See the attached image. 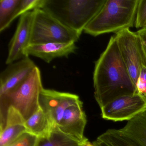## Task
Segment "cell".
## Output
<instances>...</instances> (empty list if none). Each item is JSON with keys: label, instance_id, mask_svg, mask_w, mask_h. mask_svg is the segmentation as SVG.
<instances>
[{"label": "cell", "instance_id": "cell-22", "mask_svg": "<svg viewBox=\"0 0 146 146\" xmlns=\"http://www.w3.org/2000/svg\"><path fill=\"white\" fill-rule=\"evenodd\" d=\"M136 33L140 39L146 65V27L139 29Z\"/></svg>", "mask_w": 146, "mask_h": 146}, {"label": "cell", "instance_id": "cell-15", "mask_svg": "<svg viewBox=\"0 0 146 146\" xmlns=\"http://www.w3.org/2000/svg\"><path fill=\"white\" fill-rule=\"evenodd\" d=\"M82 142L63 132L57 125H53L47 135L38 137L36 146H81Z\"/></svg>", "mask_w": 146, "mask_h": 146}, {"label": "cell", "instance_id": "cell-10", "mask_svg": "<svg viewBox=\"0 0 146 146\" xmlns=\"http://www.w3.org/2000/svg\"><path fill=\"white\" fill-rule=\"evenodd\" d=\"M7 65L0 74V95L20 84L37 67L29 56Z\"/></svg>", "mask_w": 146, "mask_h": 146}, {"label": "cell", "instance_id": "cell-23", "mask_svg": "<svg viewBox=\"0 0 146 146\" xmlns=\"http://www.w3.org/2000/svg\"><path fill=\"white\" fill-rule=\"evenodd\" d=\"M81 146H95L93 143L90 142L89 141L88 139L86 137H84V139L82 141Z\"/></svg>", "mask_w": 146, "mask_h": 146}, {"label": "cell", "instance_id": "cell-3", "mask_svg": "<svg viewBox=\"0 0 146 146\" xmlns=\"http://www.w3.org/2000/svg\"><path fill=\"white\" fill-rule=\"evenodd\" d=\"M138 3V0H106L84 32L97 36L133 27Z\"/></svg>", "mask_w": 146, "mask_h": 146}, {"label": "cell", "instance_id": "cell-18", "mask_svg": "<svg viewBox=\"0 0 146 146\" xmlns=\"http://www.w3.org/2000/svg\"><path fill=\"white\" fill-rule=\"evenodd\" d=\"M96 140L106 146H139L119 129L107 130L99 136Z\"/></svg>", "mask_w": 146, "mask_h": 146}, {"label": "cell", "instance_id": "cell-16", "mask_svg": "<svg viewBox=\"0 0 146 146\" xmlns=\"http://www.w3.org/2000/svg\"><path fill=\"white\" fill-rule=\"evenodd\" d=\"M27 132L41 137L47 135L53 125L40 108L25 123Z\"/></svg>", "mask_w": 146, "mask_h": 146}, {"label": "cell", "instance_id": "cell-2", "mask_svg": "<svg viewBox=\"0 0 146 146\" xmlns=\"http://www.w3.org/2000/svg\"><path fill=\"white\" fill-rule=\"evenodd\" d=\"M43 88L40 71L37 66L25 81L0 95V131L5 127L10 108L19 112L25 122L35 113L40 108L39 96Z\"/></svg>", "mask_w": 146, "mask_h": 146}, {"label": "cell", "instance_id": "cell-4", "mask_svg": "<svg viewBox=\"0 0 146 146\" xmlns=\"http://www.w3.org/2000/svg\"><path fill=\"white\" fill-rule=\"evenodd\" d=\"M106 0H44L41 9L81 35Z\"/></svg>", "mask_w": 146, "mask_h": 146}, {"label": "cell", "instance_id": "cell-21", "mask_svg": "<svg viewBox=\"0 0 146 146\" xmlns=\"http://www.w3.org/2000/svg\"><path fill=\"white\" fill-rule=\"evenodd\" d=\"M135 94L139 95L146 100V66H143L140 72L136 84Z\"/></svg>", "mask_w": 146, "mask_h": 146}, {"label": "cell", "instance_id": "cell-7", "mask_svg": "<svg viewBox=\"0 0 146 146\" xmlns=\"http://www.w3.org/2000/svg\"><path fill=\"white\" fill-rule=\"evenodd\" d=\"M101 109L102 117L114 122L129 120L146 109V100L137 94L123 96Z\"/></svg>", "mask_w": 146, "mask_h": 146}, {"label": "cell", "instance_id": "cell-6", "mask_svg": "<svg viewBox=\"0 0 146 146\" xmlns=\"http://www.w3.org/2000/svg\"><path fill=\"white\" fill-rule=\"evenodd\" d=\"M114 36L122 59L135 87L142 68L146 67L140 39L136 32L129 29L117 32Z\"/></svg>", "mask_w": 146, "mask_h": 146}, {"label": "cell", "instance_id": "cell-25", "mask_svg": "<svg viewBox=\"0 0 146 146\" xmlns=\"http://www.w3.org/2000/svg\"></svg>", "mask_w": 146, "mask_h": 146}, {"label": "cell", "instance_id": "cell-11", "mask_svg": "<svg viewBox=\"0 0 146 146\" xmlns=\"http://www.w3.org/2000/svg\"><path fill=\"white\" fill-rule=\"evenodd\" d=\"M87 122L83 102L80 100L66 110L58 126L64 133L82 141Z\"/></svg>", "mask_w": 146, "mask_h": 146}, {"label": "cell", "instance_id": "cell-5", "mask_svg": "<svg viewBox=\"0 0 146 146\" xmlns=\"http://www.w3.org/2000/svg\"><path fill=\"white\" fill-rule=\"evenodd\" d=\"M30 44L69 43L78 40L81 35L63 25L41 9L34 11Z\"/></svg>", "mask_w": 146, "mask_h": 146}, {"label": "cell", "instance_id": "cell-12", "mask_svg": "<svg viewBox=\"0 0 146 146\" xmlns=\"http://www.w3.org/2000/svg\"><path fill=\"white\" fill-rule=\"evenodd\" d=\"M78 49L75 42H52L45 44L30 45L25 49V56H32L39 58L47 63L54 59L68 57Z\"/></svg>", "mask_w": 146, "mask_h": 146}, {"label": "cell", "instance_id": "cell-1", "mask_svg": "<svg viewBox=\"0 0 146 146\" xmlns=\"http://www.w3.org/2000/svg\"><path fill=\"white\" fill-rule=\"evenodd\" d=\"M94 96L100 108L115 99L135 93V87L122 59L115 36L96 61L93 73Z\"/></svg>", "mask_w": 146, "mask_h": 146}, {"label": "cell", "instance_id": "cell-9", "mask_svg": "<svg viewBox=\"0 0 146 146\" xmlns=\"http://www.w3.org/2000/svg\"><path fill=\"white\" fill-rule=\"evenodd\" d=\"M34 11L19 17L16 31L10 41L6 64L9 65L25 57V49L30 44Z\"/></svg>", "mask_w": 146, "mask_h": 146}, {"label": "cell", "instance_id": "cell-20", "mask_svg": "<svg viewBox=\"0 0 146 146\" xmlns=\"http://www.w3.org/2000/svg\"><path fill=\"white\" fill-rule=\"evenodd\" d=\"M38 139L36 136L26 132L9 146H36Z\"/></svg>", "mask_w": 146, "mask_h": 146}, {"label": "cell", "instance_id": "cell-13", "mask_svg": "<svg viewBox=\"0 0 146 146\" xmlns=\"http://www.w3.org/2000/svg\"><path fill=\"white\" fill-rule=\"evenodd\" d=\"M25 123L19 113L10 108L7 111L5 127L0 131V146H9L21 135L27 132Z\"/></svg>", "mask_w": 146, "mask_h": 146}, {"label": "cell", "instance_id": "cell-19", "mask_svg": "<svg viewBox=\"0 0 146 146\" xmlns=\"http://www.w3.org/2000/svg\"><path fill=\"white\" fill-rule=\"evenodd\" d=\"M135 25L140 29L146 27V0H138Z\"/></svg>", "mask_w": 146, "mask_h": 146}, {"label": "cell", "instance_id": "cell-24", "mask_svg": "<svg viewBox=\"0 0 146 146\" xmlns=\"http://www.w3.org/2000/svg\"><path fill=\"white\" fill-rule=\"evenodd\" d=\"M95 146H106L105 144L98 140H95L93 142Z\"/></svg>", "mask_w": 146, "mask_h": 146}, {"label": "cell", "instance_id": "cell-14", "mask_svg": "<svg viewBox=\"0 0 146 146\" xmlns=\"http://www.w3.org/2000/svg\"><path fill=\"white\" fill-rule=\"evenodd\" d=\"M119 130L139 146H146V109Z\"/></svg>", "mask_w": 146, "mask_h": 146}, {"label": "cell", "instance_id": "cell-17", "mask_svg": "<svg viewBox=\"0 0 146 146\" xmlns=\"http://www.w3.org/2000/svg\"><path fill=\"white\" fill-rule=\"evenodd\" d=\"M20 0L0 1V32L10 26L17 18V12Z\"/></svg>", "mask_w": 146, "mask_h": 146}, {"label": "cell", "instance_id": "cell-8", "mask_svg": "<svg viewBox=\"0 0 146 146\" xmlns=\"http://www.w3.org/2000/svg\"><path fill=\"white\" fill-rule=\"evenodd\" d=\"M80 100L75 94L43 88L39 96V106L52 125L58 126L66 110Z\"/></svg>", "mask_w": 146, "mask_h": 146}]
</instances>
